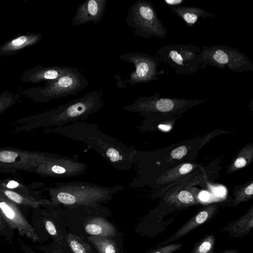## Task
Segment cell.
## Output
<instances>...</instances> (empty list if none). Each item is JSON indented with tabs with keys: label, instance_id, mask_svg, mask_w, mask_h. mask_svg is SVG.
I'll return each instance as SVG.
<instances>
[{
	"label": "cell",
	"instance_id": "6",
	"mask_svg": "<svg viewBox=\"0 0 253 253\" xmlns=\"http://www.w3.org/2000/svg\"><path fill=\"white\" fill-rule=\"evenodd\" d=\"M205 100L184 98H161L159 93L148 97L137 98L132 104L125 106L122 108L127 111L136 112L140 115H146L154 112L169 113L184 110L187 107L202 103Z\"/></svg>",
	"mask_w": 253,
	"mask_h": 253
},
{
	"label": "cell",
	"instance_id": "18",
	"mask_svg": "<svg viewBox=\"0 0 253 253\" xmlns=\"http://www.w3.org/2000/svg\"><path fill=\"white\" fill-rule=\"evenodd\" d=\"M182 247V245L181 243L167 244L160 247V248L155 249L151 253H173L180 250Z\"/></svg>",
	"mask_w": 253,
	"mask_h": 253
},
{
	"label": "cell",
	"instance_id": "34",
	"mask_svg": "<svg viewBox=\"0 0 253 253\" xmlns=\"http://www.w3.org/2000/svg\"><path fill=\"white\" fill-rule=\"evenodd\" d=\"M4 98L5 97L4 96L0 98V103L4 99Z\"/></svg>",
	"mask_w": 253,
	"mask_h": 253
},
{
	"label": "cell",
	"instance_id": "1",
	"mask_svg": "<svg viewBox=\"0 0 253 253\" xmlns=\"http://www.w3.org/2000/svg\"><path fill=\"white\" fill-rule=\"evenodd\" d=\"M54 130L65 137L84 142L119 170L128 171L135 163L137 151L133 147L102 132L95 124L80 121Z\"/></svg>",
	"mask_w": 253,
	"mask_h": 253
},
{
	"label": "cell",
	"instance_id": "23",
	"mask_svg": "<svg viewBox=\"0 0 253 253\" xmlns=\"http://www.w3.org/2000/svg\"><path fill=\"white\" fill-rule=\"evenodd\" d=\"M4 193L9 199L17 204H21L23 202L22 196L15 192L6 190Z\"/></svg>",
	"mask_w": 253,
	"mask_h": 253
},
{
	"label": "cell",
	"instance_id": "8",
	"mask_svg": "<svg viewBox=\"0 0 253 253\" xmlns=\"http://www.w3.org/2000/svg\"><path fill=\"white\" fill-rule=\"evenodd\" d=\"M89 84L84 74L77 68L57 79L47 81L46 85L41 88L39 93L46 100L75 95Z\"/></svg>",
	"mask_w": 253,
	"mask_h": 253
},
{
	"label": "cell",
	"instance_id": "4",
	"mask_svg": "<svg viewBox=\"0 0 253 253\" xmlns=\"http://www.w3.org/2000/svg\"><path fill=\"white\" fill-rule=\"evenodd\" d=\"M124 189V187L120 185L105 187L84 181H69L57 183L54 192L58 202L73 205L79 201L109 198L112 194Z\"/></svg>",
	"mask_w": 253,
	"mask_h": 253
},
{
	"label": "cell",
	"instance_id": "5",
	"mask_svg": "<svg viewBox=\"0 0 253 253\" xmlns=\"http://www.w3.org/2000/svg\"><path fill=\"white\" fill-rule=\"evenodd\" d=\"M201 58L200 69L211 66L220 69L228 68L235 72L253 71V63L251 60L235 47L223 45L203 46Z\"/></svg>",
	"mask_w": 253,
	"mask_h": 253
},
{
	"label": "cell",
	"instance_id": "32",
	"mask_svg": "<svg viewBox=\"0 0 253 253\" xmlns=\"http://www.w3.org/2000/svg\"><path fill=\"white\" fill-rule=\"evenodd\" d=\"M215 193L217 195H222L224 193L225 189L222 187H219L216 188L215 189Z\"/></svg>",
	"mask_w": 253,
	"mask_h": 253
},
{
	"label": "cell",
	"instance_id": "13",
	"mask_svg": "<svg viewBox=\"0 0 253 253\" xmlns=\"http://www.w3.org/2000/svg\"><path fill=\"white\" fill-rule=\"evenodd\" d=\"M173 13L180 17L189 27H192L200 17L213 18L214 15L197 7L178 6L170 7Z\"/></svg>",
	"mask_w": 253,
	"mask_h": 253
},
{
	"label": "cell",
	"instance_id": "26",
	"mask_svg": "<svg viewBox=\"0 0 253 253\" xmlns=\"http://www.w3.org/2000/svg\"><path fill=\"white\" fill-rule=\"evenodd\" d=\"M193 169V166L191 164L187 163L183 165L179 169V171L182 174H185Z\"/></svg>",
	"mask_w": 253,
	"mask_h": 253
},
{
	"label": "cell",
	"instance_id": "20",
	"mask_svg": "<svg viewBox=\"0 0 253 253\" xmlns=\"http://www.w3.org/2000/svg\"><path fill=\"white\" fill-rule=\"evenodd\" d=\"M18 156L16 153L11 151H2L0 152V161L4 163H11L15 161Z\"/></svg>",
	"mask_w": 253,
	"mask_h": 253
},
{
	"label": "cell",
	"instance_id": "9",
	"mask_svg": "<svg viewBox=\"0 0 253 253\" xmlns=\"http://www.w3.org/2000/svg\"><path fill=\"white\" fill-rule=\"evenodd\" d=\"M0 211L9 225L14 230H17L21 236H25L33 243L38 241L30 222L15 207L4 201H0Z\"/></svg>",
	"mask_w": 253,
	"mask_h": 253
},
{
	"label": "cell",
	"instance_id": "12",
	"mask_svg": "<svg viewBox=\"0 0 253 253\" xmlns=\"http://www.w3.org/2000/svg\"><path fill=\"white\" fill-rule=\"evenodd\" d=\"M253 228V207L239 218L231 222L221 229L220 231L228 232L231 236L243 238L248 235Z\"/></svg>",
	"mask_w": 253,
	"mask_h": 253
},
{
	"label": "cell",
	"instance_id": "19",
	"mask_svg": "<svg viewBox=\"0 0 253 253\" xmlns=\"http://www.w3.org/2000/svg\"><path fill=\"white\" fill-rule=\"evenodd\" d=\"M177 201L181 204L189 206L194 204L195 200L192 194L186 190L180 191L177 196Z\"/></svg>",
	"mask_w": 253,
	"mask_h": 253
},
{
	"label": "cell",
	"instance_id": "11",
	"mask_svg": "<svg viewBox=\"0 0 253 253\" xmlns=\"http://www.w3.org/2000/svg\"><path fill=\"white\" fill-rule=\"evenodd\" d=\"M218 210V206L215 204L209 205L202 209L172 235L161 242L159 246L161 247L173 242L188 234L196 228L209 221L215 215Z\"/></svg>",
	"mask_w": 253,
	"mask_h": 253
},
{
	"label": "cell",
	"instance_id": "16",
	"mask_svg": "<svg viewBox=\"0 0 253 253\" xmlns=\"http://www.w3.org/2000/svg\"><path fill=\"white\" fill-rule=\"evenodd\" d=\"M215 243L213 235H206L196 243L190 253H213Z\"/></svg>",
	"mask_w": 253,
	"mask_h": 253
},
{
	"label": "cell",
	"instance_id": "33",
	"mask_svg": "<svg viewBox=\"0 0 253 253\" xmlns=\"http://www.w3.org/2000/svg\"><path fill=\"white\" fill-rule=\"evenodd\" d=\"M220 253H239V251L236 249H231L225 250Z\"/></svg>",
	"mask_w": 253,
	"mask_h": 253
},
{
	"label": "cell",
	"instance_id": "24",
	"mask_svg": "<svg viewBox=\"0 0 253 253\" xmlns=\"http://www.w3.org/2000/svg\"><path fill=\"white\" fill-rule=\"evenodd\" d=\"M70 246L75 253H86L84 247L76 240L71 241Z\"/></svg>",
	"mask_w": 253,
	"mask_h": 253
},
{
	"label": "cell",
	"instance_id": "2",
	"mask_svg": "<svg viewBox=\"0 0 253 253\" xmlns=\"http://www.w3.org/2000/svg\"><path fill=\"white\" fill-rule=\"evenodd\" d=\"M126 25L134 29L135 36L145 39L151 37L164 39L167 29L158 17L151 2L137 0L128 8Z\"/></svg>",
	"mask_w": 253,
	"mask_h": 253
},
{
	"label": "cell",
	"instance_id": "28",
	"mask_svg": "<svg viewBox=\"0 0 253 253\" xmlns=\"http://www.w3.org/2000/svg\"><path fill=\"white\" fill-rule=\"evenodd\" d=\"M245 194L250 198H251L253 194V183H251L248 185L244 190Z\"/></svg>",
	"mask_w": 253,
	"mask_h": 253
},
{
	"label": "cell",
	"instance_id": "31",
	"mask_svg": "<svg viewBox=\"0 0 253 253\" xmlns=\"http://www.w3.org/2000/svg\"><path fill=\"white\" fill-rule=\"evenodd\" d=\"M18 186V182L13 180L9 181L7 185V186L9 188H14L17 187Z\"/></svg>",
	"mask_w": 253,
	"mask_h": 253
},
{
	"label": "cell",
	"instance_id": "22",
	"mask_svg": "<svg viewBox=\"0 0 253 253\" xmlns=\"http://www.w3.org/2000/svg\"><path fill=\"white\" fill-rule=\"evenodd\" d=\"M85 230L89 234L97 235L101 233L102 228L98 224L91 223L86 225Z\"/></svg>",
	"mask_w": 253,
	"mask_h": 253
},
{
	"label": "cell",
	"instance_id": "30",
	"mask_svg": "<svg viewBox=\"0 0 253 253\" xmlns=\"http://www.w3.org/2000/svg\"><path fill=\"white\" fill-rule=\"evenodd\" d=\"M105 253H116L115 248L111 244L107 245L105 249Z\"/></svg>",
	"mask_w": 253,
	"mask_h": 253
},
{
	"label": "cell",
	"instance_id": "14",
	"mask_svg": "<svg viewBox=\"0 0 253 253\" xmlns=\"http://www.w3.org/2000/svg\"><path fill=\"white\" fill-rule=\"evenodd\" d=\"M76 68L53 66L42 67L36 70L28 78V81L33 83H39L43 81H54L63 75L74 70Z\"/></svg>",
	"mask_w": 253,
	"mask_h": 253
},
{
	"label": "cell",
	"instance_id": "10",
	"mask_svg": "<svg viewBox=\"0 0 253 253\" xmlns=\"http://www.w3.org/2000/svg\"><path fill=\"white\" fill-rule=\"evenodd\" d=\"M107 0H87L81 3L72 20L73 26L88 22L98 24L104 15Z\"/></svg>",
	"mask_w": 253,
	"mask_h": 253
},
{
	"label": "cell",
	"instance_id": "17",
	"mask_svg": "<svg viewBox=\"0 0 253 253\" xmlns=\"http://www.w3.org/2000/svg\"><path fill=\"white\" fill-rule=\"evenodd\" d=\"M14 230L0 211V236L3 237L8 243L12 244L14 237Z\"/></svg>",
	"mask_w": 253,
	"mask_h": 253
},
{
	"label": "cell",
	"instance_id": "25",
	"mask_svg": "<svg viewBox=\"0 0 253 253\" xmlns=\"http://www.w3.org/2000/svg\"><path fill=\"white\" fill-rule=\"evenodd\" d=\"M166 4L171 7L180 6L184 2V0H164Z\"/></svg>",
	"mask_w": 253,
	"mask_h": 253
},
{
	"label": "cell",
	"instance_id": "15",
	"mask_svg": "<svg viewBox=\"0 0 253 253\" xmlns=\"http://www.w3.org/2000/svg\"><path fill=\"white\" fill-rule=\"evenodd\" d=\"M41 37L42 36L39 34L21 36L3 45L0 51L3 53L17 51L27 46L35 44Z\"/></svg>",
	"mask_w": 253,
	"mask_h": 253
},
{
	"label": "cell",
	"instance_id": "21",
	"mask_svg": "<svg viewBox=\"0 0 253 253\" xmlns=\"http://www.w3.org/2000/svg\"><path fill=\"white\" fill-rule=\"evenodd\" d=\"M187 151V148L185 146H179L172 151L171 156L175 159H180L186 155Z\"/></svg>",
	"mask_w": 253,
	"mask_h": 253
},
{
	"label": "cell",
	"instance_id": "7",
	"mask_svg": "<svg viewBox=\"0 0 253 253\" xmlns=\"http://www.w3.org/2000/svg\"><path fill=\"white\" fill-rule=\"evenodd\" d=\"M119 58L133 64L135 67L129 78L123 83H127L131 85L145 84L159 79L164 74L163 70L157 69L161 61L157 55L136 51L121 55Z\"/></svg>",
	"mask_w": 253,
	"mask_h": 253
},
{
	"label": "cell",
	"instance_id": "27",
	"mask_svg": "<svg viewBox=\"0 0 253 253\" xmlns=\"http://www.w3.org/2000/svg\"><path fill=\"white\" fill-rule=\"evenodd\" d=\"M246 164V160L244 158L239 157L235 161L234 165L237 168H241L245 167Z\"/></svg>",
	"mask_w": 253,
	"mask_h": 253
},
{
	"label": "cell",
	"instance_id": "3",
	"mask_svg": "<svg viewBox=\"0 0 253 253\" xmlns=\"http://www.w3.org/2000/svg\"><path fill=\"white\" fill-rule=\"evenodd\" d=\"M201 49L193 44H176L155 51L161 61L167 64L179 76L195 74L202 64Z\"/></svg>",
	"mask_w": 253,
	"mask_h": 253
},
{
	"label": "cell",
	"instance_id": "29",
	"mask_svg": "<svg viewBox=\"0 0 253 253\" xmlns=\"http://www.w3.org/2000/svg\"><path fill=\"white\" fill-rule=\"evenodd\" d=\"M210 194L207 191H202L199 195V198L202 200H207L209 198Z\"/></svg>",
	"mask_w": 253,
	"mask_h": 253
}]
</instances>
